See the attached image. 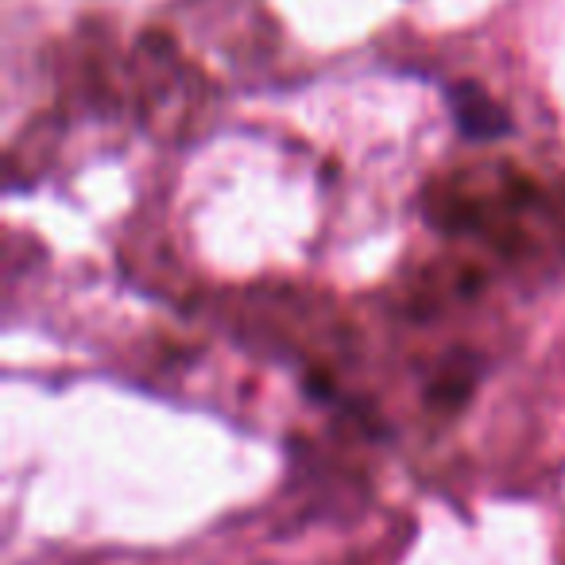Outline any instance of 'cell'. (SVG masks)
<instances>
[{"instance_id":"1","label":"cell","mask_w":565,"mask_h":565,"mask_svg":"<svg viewBox=\"0 0 565 565\" xmlns=\"http://www.w3.org/2000/svg\"><path fill=\"white\" fill-rule=\"evenodd\" d=\"M449 102V117H454L457 132L472 143H488V140H503L511 136V117L492 94L477 86V82H457L446 89Z\"/></svg>"}]
</instances>
